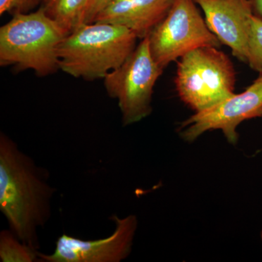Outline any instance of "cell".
Here are the masks:
<instances>
[{"mask_svg":"<svg viewBox=\"0 0 262 262\" xmlns=\"http://www.w3.org/2000/svg\"><path fill=\"white\" fill-rule=\"evenodd\" d=\"M115 230L105 238L82 239L63 234L51 254L39 252L44 262H120L130 255L138 227L136 215L119 218L113 215Z\"/></svg>","mask_w":262,"mask_h":262,"instance_id":"8","label":"cell"},{"mask_svg":"<svg viewBox=\"0 0 262 262\" xmlns=\"http://www.w3.org/2000/svg\"><path fill=\"white\" fill-rule=\"evenodd\" d=\"M211 32L232 55L246 63L248 35L253 12L251 0H194Z\"/></svg>","mask_w":262,"mask_h":262,"instance_id":"9","label":"cell"},{"mask_svg":"<svg viewBox=\"0 0 262 262\" xmlns=\"http://www.w3.org/2000/svg\"><path fill=\"white\" fill-rule=\"evenodd\" d=\"M163 70L152 56L146 37L120 67L104 77L105 89L110 97L118 101L125 126L151 114L154 87Z\"/></svg>","mask_w":262,"mask_h":262,"instance_id":"5","label":"cell"},{"mask_svg":"<svg viewBox=\"0 0 262 262\" xmlns=\"http://www.w3.org/2000/svg\"><path fill=\"white\" fill-rule=\"evenodd\" d=\"M45 0H35V3H36V4H39V3H40V2H44Z\"/></svg>","mask_w":262,"mask_h":262,"instance_id":"17","label":"cell"},{"mask_svg":"<svg viewBox=\"0 0 262 262\" xmlns=\"http://www.w3.org/2000/svg\"><path fill=\"white\" fill-rule=\"evenodd\" d=\"M0 261H40L38 250L24 244L10 229L0 232Z\"/></svg>","mask_w":262,"mask_h":262,"instance_id":"12","label":"cell"},{"mask_svg":"<svg viewBox=\"0 0 262 262\" xmlns=\"http://www.w3.org/2000/svg\"><path fill=\"white\" fill-rule=\"evenodd\" d=\"M179 60L174 80L176 90L183 102L195 113L234 94V64L220 48H198Z\"/></svg>","mask_w":262,"mask_h":262,"instance_id":"4","label":"cell"},{"mask_svg":"<svg viewBox=\"0 0 262 262\" xmlns=\"http://www.w3.org/2000/svg\"><path fill=\"white\" fill-rule=\"evenodd\" d=\"M67 35L42 8L16 13L0 29V65L32 70L39 77L51 75L60 70L58 46Z\"/></svg>","mask_w":262,"mask_h":262,"instance_id":"3","label":"cell"},{"mask_svg":"<svg viewBox=\"0 0 262 262\" xmlns=\"http://www.w3.org/2000/svg\"><path fill=\"white\" fill-rule=\"evenodd\" d=\"M175 1L113 0L97 15L94 22L123 26L143 39L165 18Z\"/></svg>","mask_w":262,"mask_h":262,"instance_id":"10","label":"cell"},{"mask_svg":"<svg viewBox=\"0 0 262 262\" xmlns=\"http://www.w3.org/2000/svg\"><path fill=\"white\" fill-rule=\"evenodd\" d=\"M35 5V0H0V15L26 13Z\"/></svg>","mask_w":262,"mask_h":262,"instance_id":"14","label":"cell"},{"mask_svg":"<svg viewBox=\"0 0 262 262\" xmlns=\"http://www.w3.org/2000/svg\"><path fill=\"white\" fill-rule=\"evenodd\" d=\"M147 37L151 54L163 69L198 48L222 45L208 28L194 0H176Z\"/></svg>","mask_w":262,"mask_h":262,"instance_id":"6","label":"cell"},{"mask_svg":"<svg viewBox=\"0 0 262 262\" xmlns=\"http://www.w3.org/2000/svg\"><path fill=\"white\" fill-rule=\"evenodd\" d=\"M261 239H262V231H261Z\"/></svg>","mask_w":262,"mask_h":262,"instance_id":"18","label":"cell"},{"mask_svg":"<svg viewBox=\"0 0 262 262\" xmlns=\"http://www.w3.org/2000/svg\"><path fill=\"white\" fill-rule=\"evenodd\" d=\"M261 117L262 74L244 92L194 114L182 122L179 131L184 140L193 142L206 131L221 130L229 143L234 145L238 141L239 124Z\"/></svg>","mask_w":262,"mask_h":262,"instance_id":"7","label":"cell"},{"mask_svg":"<svg viewBox=\"0 0 262 262\" xmlns=\"http://www.w3.org/2000/svg\"><path fill=\"white\" fill-rule=\"evenodd\" d=\"M137 39L123 26L101 22L81 24L58 46L60 70L76 78L104 79L130 56Z\"/></svg>","mask_w":262,"mask_h":262,"instance_id":"2","label":"cell"},{"mask_svg":"<svg viewBox=\"0 0 262 262\" xmlns=\"http://www.w3.org/2000/svg\"><path fill=\"white\" fill-rule=\"evenodd\" d=\"M55 192L48 182L47 171L1 133L0 211L10 230L34 249L40 246L38 230L51 219Z\"/></svg>","mask_w":262,"mask_h":262,"instance_id":"1","label":"cell"},{"mask_svg":"<svg viewBox=\"0 0 262 262\" xmlns=\"http://www.w3.org/2000/svg\"><path fill=\"white\" fill-rule=\"evenodd\" d=\"M89 3V0H45L42 8L69 34L84 23Z\"/></svg>","mask_w":262,"mask_h":262,"instance_id":"11","label":"cell"},{"mask_svg":"<svg viewBox=\"0 0 262 262\" xmlns=\"http://www.w3.org/2000/svg\"><path fill=\"white\" fill-rule=\"evenodd\" d=\"M246 63L259 75L262 74V18L256 14L251 20Z\"/></svg>","mask_w":262,"mask_h":262,"instance_id":"13","label":"cell"},{"mask_svg":"<svg viewBox=\"0 0 262 262\" xmlns=\"http://www.w3.org/2000/svg\"><path fill=\"white\" fill-rule=\"evenodd\" d=\"M113 0H89L83 24L94 23L97 15Z\"/></svg>","mask_w":262,"mask_h":262,"instance_id":"15","label":"cell"},{"mask_svg":"<svg viewBox=\"0 0 262 262\" xmlns=\"http://www.w3.org/2000/svg\"><path fill=\"white\" fill-rule=\"evenodd\" d=\"M254 14L262 18V0H251Z\"/></svg>","mask_w":262,"mask_h":262,"instance_id":"16","label":"cell"}]
</instances>
